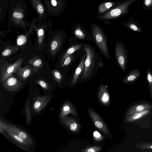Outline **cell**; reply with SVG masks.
Here are the masks:
<instances>
[{
    "label": "cell",
    "instance_id": "cell-1",
    "mask_svg": "<svg viewBox=\"0 0 152 152\" xmlns=\"http://www.w3.org/2000/svg\"><path fill=\"white\" fill-rule=\"evenodd\" d=\"M83 49L86 54L82 80H89L94 78L103 65L102 58L96 50L88 43H85Z\"/></svg>",
    "mask_w": 152,
    "mask_h": 152
},
{
    "label": "cell",
    "instance_id": "cell-2",
    "mask_svg": "<svg viewBox=\"0 0 152 152\" xmlns=\"http://www.w3.org/2000/svg\"><path fill=\"white\" fill-rule=\"evenodd\" d=\"M91 33L93 41L102 55L107 60L111 57L108 46V39L105 33L97 24L92 23L91 26Z\"/></svg>",
    "mask_w": 152,
    "mask_h": 152
},
{
    "label": "cell",
    "instance_id": "cell-3",
    "mask_svg": "<svg viewBox=\"0 0 152 152\" xmlns=\"http://www.w3.org/2000/svg\"><path fill=\"white\" fill-rule=\"evenodd\" d=\"M139 0H122L121 2L114 6L106 12L97 16L99 20H110L119 18L127 14L129 7Z\"/></svg>",
    "mask_w": 152,
    "mask_h": 152
},
{
    "label": "cell",
    "instance_id": "cell-4",
    "mask_svg": "<svg viewBox=\"0 0 152 152\" xmlns=\"http://www.w3.org/2000/svg\"><path fill=\"white\" fill-rule=\"evenodd\" d=\"M23 61V57L18 59L14 64L5 63L0 66V81L2 83L8 77L17 71L21 66Z\"/></svg>",
    "mask_w": 152,
    "mask_h": 152
},
{
    "label": "cell",
    "instance_id": "cell-5",
    "mask_svg": "<svg viewBox=\"0 0 152 152\" xmlns=\"http://www.w3.org/2000/svg\"><path fill=\"white\" fill-rule=\"evenodd\" d=\"M115 53L117 63L124 72L126 70L127 56L125 47L120 41H117L115 47Z\"/></svg>",
    "mask_w": 152,
    "mask_h": 152
},
{
    "label": "cell",
    "instance_id": "cell-6",
    "mask_svg": "<svg viewBox=\"0 0 152 152\" xmlns=\"http://www.w3.org/2000/svg\"><path fill=\"white\" fill-rule=\"evenodd\" d=\"M2 84L5 89L9 91L14 92L18 90L25 84L12 74L4 81Z\"/></svg>",
    "mask_w": 152,
    "mask_h": 152
},
{
    "label": "cell",
    "instance_id": "cell-7",
    "mask_svg": "<svg viewBox=\"0 0 152 152\" xmlns=\"http://www.w3.org/2000/svg\"><path fill=\"white\" fill-rule=\"evenodd\" d=\"M72 33L75 38L80 40H87L93 41L91 33L80 25H76L72 30Z\"/></svg>",
    "mask_w": 152,
    "mask_h": 152
},
{
    "label": "cell",
    "instance_id": "cell-8",
    "mask_svg": "<svg viewBox=\"0 0 152 152\" xmlns=\"http://www.w3.org/2000/svg\"><path fill=\"white\" fill-rule=\"evenodd\" d=\"M38 69L27 65L23 68L19 67L15 72L17 76L21 79L26 81L29 77L36 73Z\"/></svg>",
    "mask_w": 152,
    "mask_h": 152
},
{
    "label": "cell",
    "instance_id": "cell-9",
    "mask_svg": "<svg viewBox=\"0 0 152 152\" xmlns=\"http://www.w3.org/2000/svg\"><path fill=\"white\" fill-rule=\"evenodd\" d=\"M12 132L24 140L29 146L33 144V141L31 137L24 131L16 126L10 124H7L6 131Z\"/></svg>",
    "mask_w": 152,
    "mask_h": 152
},
{
    "label": "cell",
    "instance_id": "cell-10",
    "mask_svg": "<svg viewBox=\"0 0 152 152\" xmlns=\"http://www.w3.org/2000/svg\"><path fill=\"white\" fill-rule=\"evenodd\" d=\"M88 112L96 127L105 134H108V129L100 116L90 108Z\"/></svg>",
    "mask_w": 152,
    "mask_h": 152
},
{
    "label": "cell",
    "instance_id": "cell-11",
    "mask_svg": "<svg viewBox=\"0 0 152 152\" xmlns=\"http://www.w3.org/2000/svg\"><path fill=\"white\" fill-rule=\"evenodd\" d=\"M86 57V54L85 52L82 56L80 61L73 75L71 83V84L72 86L77 83L79 78L84 71Z\"/></svg>",
    "mask_w": 152,
    "mask_h": 152
},
{
    "label": "cell",
    "instance_id": "cell-12",
    "mask_svg": "<svg viewBox=\"0 0 152 152\" xmlns=\"http://www.w3.org/2000/svg\"><path fill=\"white\" fill-rule=\"evenodd\" d=\"M63 42L62 35L60 33L57 34L52 39L50 44V51L55 56L60 49Z\"/></svg>",
    "mask_w": 152,
    "mask_h": 152
},
{
    "label": "cell",
    "instance_id": "cell-13",
    "mask_svg": "<svg viewBox=\"0 0 152 152\" xmlns=\"http://www.w3.org/2000/svg\"><path fill=\"white\" fill-rule=\"evenodd\" d=\"M50 96H38L35 98L33 105V110L36 113L40 112L47 104L50 100Z\"/></svg>",
    "mask_w": 152,
    "mask_h": 152
},
{
    "label": "cell",
    "instance_id": "cell-14",
    "mask_svg": "<svg viewBox=\"0 0 152 152\" xmlns=\"http://www.w3.org/2000/svg\"><path fill=\"white\" fill-rule=\"evenodd\" d=\"M85 43L75 42L71 45L64 52L61 58L60 64L64 61L66 57L69 55L83 49V47Z\"/></svg>",
    "mask_w": 152,
    "mask_h": 152
},
{
    "label": "cell",
    "instance_id": "cell-15",
    "mask_svg": "<svg viewBox=\"0 0 152 152\" xmlns=\"http://www.w3.org/2000/svg\"><path fill=\"white\" fill-rule=\"evenodd\" d=\"M61 119L62 123L72 131L77 132L79 130V124L73 118L66 116Z\"/></svg>",
    "mask_w": 152,
    "mask_h": 152
},
{
    "label": "cell",
    "instance_id": "cell-16",
    "mask_svg": "<svg viewBox=\"0 0 152 152\" xmlns=\"http://www.w3.org/2000/svg\"><path fill=\"white\" fill-rule=\"evenodd\" d=\"M152 108V106L148 103H143L134 105L130 107L126 113L127 118L132 114L141 112L146 110L150 109Z\"/></svg>",
    "mask_w": 152,
    "mask_h": 152
},
{
    "label": "cell",
    "instance_id": "cell-17",
    "mask_svg": "<svg viewBox=\"0 0 152 152\" xmlns=\"http://www.w3.org/2000/svg\"><path fill=\"white\" fill-rule=\"evenodd\" d=\"M106 85H100L99 89L98 96L100 102L105 105L107 104L110 100V96Z\"/></svg>",
    "mask_w": 152,
    "mask_h": 152
},
{
    "label": "cell",
    "instance_id": "cell-18",
    "mask_svg": "<svg viewBox=\"0 0 152 152\" xmlns=\"http://www.w3.org/2000/svg\"><path fill=\"white\" fill-rule=\"evenodd\" d=\"M123 24L125 27L137 32L141 33L142 30L137 21L132 17L129 18L128 21L123 23Z\"/></svg>",
    "mask_w": 152,
    "mask_h": 152
},
{
    "label": "cell",
    "instance_id": "cell-19",
    "mask_svg": "<svg viewBox=\"0 0 152 152\" xmlns=\"http://www.w3.org/2000/svg\"><path fill=\"white\" fill-rule=\"evenodd\" d=\"M71 114L75 116H76V111L69 102H65L63 105L60 115V119L66 116L69 114Z\"/></svg>",
    "mask_w": 152,
    "mask_h": 152
},
{
    "label": "cell",
    "instance_id": "cell-20",
    "mask_svg": "<svg viewBox=\"0 0 152 152\" xmlns=\"http://www.w3.org/2000/svg\"><path fill=\"white\" fill-rule=\"evenodd\" d=\"M80 50L76 51L67 56L63 62L60 64V66L64 68L72 64L79 58L81 53Z\"/></svg>",
    "mask_w": 152,
    "mask_h": 152
},
{
    "label": "cell",
    "instance_id": "cell-21",
    "mask_svg": "<svg viewBox=\"0 0 152 152\" xmlns=\"http://www.w3.org/2000/svg\"><path fill=\"white\" fill-rule=\"evenodd\" d=\"M122 0L113 2H105L100 4L98 7V15L102 14L114 6L120 3Z\"/></svg>",
    "mask_w": 152,
    "mask_h": 152
},
{
    "label": "cell",
    "instance_id": "cell-22",
    "mask_svg": "<svg viewBox=\"0 0 152 152\" xmlns=\"http://www.w3.org/2000/svg\"><path fill=\"white\" fill-rule=\"evenodd\" d=\"M140 75V73L139 70L134 69L124 77L122 82L124 83L132 82L137 80Z\"/></svg>",
    "mask_w": 152,
    "mask_h": 152
},
{
    "label": "cell",
    "instance_id": "cell-23",
    "mask_svg": "<svg viewBox=\"0 0 152 152\" xmlns=\"http://www.w3.org/2000/svg\"><path fill=\"white\" fill-rule=\"evenodd\" d=\"M28 62L29 65L38 69L42 68L44 66L42 60L37 56H34L28 61Z\"/></svg>",
    "mask_w": 152,
    "mask_h": 152
},
{
    "label": "cell",
    "instance_id": "cell-24",
    "mask_svg": "<svg viewBox=\"0 0 152 152\" xmlns=\"http://www.w3.org/2000/svg\"><path fill=\"white\" fill-rule=\"evenodd\" d=\"M19 48L18 45L7 46L2 51L1 55L4 57L10 56L16 52Z\"/></svg>",
    "mask_w": 152,
    "mask_h": 152
},
{
    "label": "cell",
    "instance_id": "cell-25",
    "mask_svg": "<svg viewBox=\"0 0 152 152\" xmlns=\"http://www.w3.org/2000/svg\"><path fill=\"white\" fill-rule=\"evenodd\" d=\"M150 111L149 109H148L135 113L126 118L125 121L126 122H131L139 119L148 114Z\"/></svg>",
    "mask_w": 152,
    "mask_h": 152
},
{
    "label": "cell",
    "instance_id": "cell-26",
    "mask_svg": "<svg viewBox=\"0 0 152 152\" xmlns=\"http://www.w3.org/2000/svg\"><path fill=\"white\" fill-rule=\"evenodd\" d=\"M7 132L8 134L11 138L20 145L25 146H29L26 141L21 138L16 134L10 131Z\"/></svg>",
    "mask_w": 152,
    "mask_h": 152
},
{
    "label": "cell",
    "instance_id": "cell-27",
    "mask_svg": "<svg viewBox=\"0 0 152 152\" xmlns=\"http://www.w3.org/2000/svg\"><path fill=\"white\" fill-rule=\"evenodd\" d=\"M37 34L38 37V48H39L43 44L45 37V32L44 29L40 28L37 30Z\"/></svg>",
    "mask_w": 152,
    "mask_h": 152
},
{
    "label": "cell",
    "instance_id": "cell-28",
    "mask_svg": "<svg viewBox=\"0 0 152 152\" xmlns=\"http://www.w3.org/2000/svg\"><path fill=\"white\" fill-rule=\"evenodd\" d=\"M52 74L55 80L59 84L62 82L64 79V76L59 71L54 70L52 71Z\"/></svg>",
    "mask_w": 152,
    "mask_h": 152
},
{
    "label": "cell",
    "instance_id": "cell-29",
    "mask_svg": "<svg viewBox=\"0 0 152 152\" xmlns=\"http://www.w3.org/2000/svg\"><path fill=\"white\" fill-rule=\"evenodd\" d=\"M142 7L145 10H152V0H143L142 3Z\"/></svg>",
    "mask_w": 152,
    "mask_h": 152
},
{
    "label": "cell",
    "instance_id": "cell-30",
    "mask_svg": "<svg viewBox=\"0 0 152 152\" xmlns=\"http://www.w3.org/2000/svg\"><path fill=\"white\" fill-rule=\"evenodd\" d=\"M147 78L150 91L152 96V75L149 69H148L147 71Z\"/></svg>",
    "mask_w": 152,
    "mask_h": 152
},
{
    "label": "cell",
    "instance_id": "cell-31",
    "mask_svg": "<svg viewBox=\"0 0 152 152\" xmlns=\"http://www.w3.org/2000/svg\"><path fill=\"white\" fill-rule=\"evenodd\" d=\"M35 83L38 84L43 88L45 90H50V86L45 81L41 79L37 80Z\"/></svg>",
    "mask_w": 152,
    "mask_h": 152
},
{
    "label": "cell",
    "instance_id": "cell-32",
    "mask_svg": "<svg viewBox=\"0 0 152 152\" xmlns=\"http://www.w3.org/2000/svg\"><path fill=\"white\" fill-rule=\"evenodd\" d=\"M27 41L26 36L24 35H20L17 39V45H21L25 44Z\"/></svg>",
    "mask_w": 152,
    "mask_h": 152
},
{
    "label": "cell",
    "instance_id": "cell-33",
    "mask_svg": "<svg viewBox=\"0 0 152 152\" xmlns=\"http://www.w3.org/2000/svg\"><path fill=\"white\" fill-rule=\"evenodd\" d=\"M101 149V148L100 147L94 146L86 148L82 150V151L85 152H97L99 151Z\"/></svg>",
    "mask_w": 152,
    "mask_h": 152
},
{
    "label": "cell",
    "instance_id": "cell-34",
    "mask_svg": "<svg viewBox=\"0 0 152 152\" xmlns=\"http://www.w3.org/2000/svg\"><path fill=\"white\" fill-rule=\"evenodd\" d=\"M93 135L94 139L97 141H101L103 139L102 136L99 132L96 130L95 131L93 132Z\"/></svg>",
    "mask_w": 152,
    "mask_h": 152
},
{
    "label": "cell",
    "instance_id": "cell-35",
    "mask_svg": "<svg viewBox=\"0 0 152 152\" xmlns=\"http://www.w3.org/2000/svg\"><path fill=\"white\" fill-rule=\"evenodd\" d=\"M28 102V100L26 106V114L27 121L28 123H29L31 121V116L29 109V102Z\"/></svg>",
    "mask_w": 152,
    "mask_h": 152
},
{
    "label": "cell",
    "instance_id": "cell-36",
    "mask_svg": "<svg viewBox=\"0 0 152 152\" xmlns=\"http://www.w3.org/2000/svg\"><path fill=\"white\" fill-rule=\"evenodd\" d=\"M0 132L2 133L4 131H6L7 128V124L2 121L1 120H0Z\"/></svg>",
    "mask_w": 152,
    "mask_h": 152
},
{
    "label": "cell",
    "instance_id": "cell-37",
    "mask_svg": "<svg viewBox=\"0 0 152 152\" xmlns=\"http://www.w3.org/2000/svg\"><path fill=\"white\" fill-rule=\"evenodd\" d=\"M13 15L15 17L17 18H22L23 15L22 13L18 12H14L13 14Z\"/></svg>",
    "mask_w": 152,
    "mask_h": 152
},
{
    "label": "cell",
    "instance_id": "cell-38",
    "mask_svg": "<svg viewBox=\"0 0 152 152\" xmlns=\"http://www.w3.org/2000/svg\"><path fill=\"white\" fill-rule=\"evenodd\" d=\"M37 9L40 14H42L44 11V9L43 6L41 4H39L37 6Z\"/></svg>",
    "mask_w": 152,
    "mask_h": 152
},
{
    "label": "cell",
    "instance_id": "cell-39",
    "mask_svg": "<svg viewBox=\"0 0 152 152\" xmlns=\"http://www.w3.org/2000/svg\"><path fill=\"white\" fill-rule=\"evenodd\" d=\"M143 148H150L152 149V145H146L143 146Z\"/></svg>",
    "mask_w": 152,
    "mask_h": 152
},
{
    "label": "cell",
    "instance_id": "cell-40",
    "mask_svg": "<svg viewBox=\"0 0 152 152\" xmlns=\"http://www.w3.org/2000/svg\"><path fill=\"white\" fill-rule=\"evenodd\" d=\"M52 4L54 6H56L57 5V2L56 0H52Z\"/></svg>",
    "mask_w": 152,
    "mask_h": 152
}]
</instances>
